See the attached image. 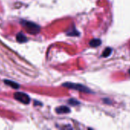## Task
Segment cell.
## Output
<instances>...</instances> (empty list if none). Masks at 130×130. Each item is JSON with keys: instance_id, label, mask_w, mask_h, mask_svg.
Returning a JSON list of instances; mask_svg holds the SVG:
<instances>
[{"instance_id": "8992f818", "label": "cell", "mask_w": 130, "mask_h": 130, "mask_svg": "<svg viewBox=\"0 0 130 130\" xmlns=\"http://www.w3.org/2000/svg\"><path fill=\"white\" fill-rule=\"evenodd\" d=\"M4 82H5V85H8V86H10V87H11V88H14V89H18V88H19V87H20V85H19L18 83H16L15 82H13V81L5 80Z\"/></svg>"}, {"instance_id": "277c9868", "label": "cell", "mask_w": 130, "mask_h": 130, "mask_svg": "<svg viewBox=\"0 0 130 130\" xmlns=\"http://www.w3.org/2000/svg\"><path fill=\"white\" fill-rule=\"evenodd\" d=\"M70 111H71L70 108L66 107V106H61V107H59L56 108V112L58 114L69 113H70Z\"/></svg>"}, {"instance_id": "5b68a950", "label": "cell", "mask_w": 130, "mask_h": 130, "mask_svg": "<svg viewBox=\"0 0 130 130\" xmlns=\"http://www.w3.org/2000/svg\"><path fill=\"white\" fill-rule=\"evenodd\" d=\"M16 39H17V41L19 42V43H25L27 41V38L26 37V36L22 34L21 32V33H18L16 36Z\"/></svg>"}, {"instance_id": "30bf717a", "label": "cell", "mask_w": 130, "mask_h": 130, "mask_svg": "<svg viewBox=\"0 0 130 130\" xmlns=\"http://www.w3.org/2000/svg\"><path fill=\"white\" fill-rule=\"evenodd\" d=\"M69 104H71V105H72V106H76V105L80 104V102H78L77 100H75V99H69Z\"/></svg>"}, {"instance_id": "6da1fadb", "label": "cell", "mask_w": 130, "mask_h": 130, "mask_svg": "<svg viewBox=\"0 0 130 130\" xmlns=\"http://www.w3.org/2000/svg\"><path fill=\"white\" fill-rule=\"evenodd\" d=\"M21 25L26 29V30L31 34H37L40 32V27L31 21H28L26 20H22L21 21Z\"/></svg>"}, {"instance_id": "3957f363", "label": "cell", "mask_w": 130, "mask_h": 130, "mask_svg": "<svg viewBox=\"0 0 130 130\" xmlns=\"http://www.w3.org/2000/svg\"><path fill=\"white\" fill-rule=\"evenodd\" d=\"M14 98L24 104H29L30 102V98L28 94L23 92H15L14 94Z\"/></svg>"}, {"instance_id": "7a4b0ae2", "label": "cell", "mask_w": 130, "mask_h": 130, "mask_svg": "<svg viewBox=\"0 0 130 130\" xmlns=\"http://www.w3.org/2000/svg\"><path fill=\"white\" fill-rule=\"evenodd\" d=\"M63 87H66L69 89H73V90H76L81 92H85V93H91V91L87 88L86 86L81 85V84H75V83H71V82H67V83H64L62 84Z\"/></svg>"}, {"instance_id": "52a82bcc", "label": "cell", "mask_w": 130, "mask_h": 130, "mask_svg": "<svg viewBox=\"0 0 130 130\" xmlns=\"http://www.w3.org/2000/svg\"><path fill=\"white\" fill-rule=\"evenodd\" d=\"M101 43V40H99V39H93L89 43L90 46H92V47H97V46H100Z\"/></svg>"}, {"instance_id": "ba28073f", "label": "cell", "mask_w": 130, "mask_h": 130, "mask_svg": "<svg viewBox=\"0 0 130 130\" xmlns=\"http://www.w3.org/2000/svg\"><path fill=\"white\" fill-rule=\"evenodd\" d=\"M66 34H67L68 36H72V37L73 36V37H75V36H78V35H79V32H78L77 30H75V27H72L70 30H68V31H67Z\"/></svg>"}, {"instance_id": "8fae6325", "label": "cell", "mask_w": 130, "mask_h": 130, "mask_svg": "<svg viewBox=\"0 0 130 130\" xmlns=\"http://www.w3.org/2000/svg\"><path fill=\"white\" fill-rule=\"evenodd\" d=\"M129 74H130V69H129Z\"/></svg>"}, {"instance_id": "9c48e42d", "label": "cell", "mask_w": 130, "mask_h": 130, "mask_svg": "<svg viewBox=\"0 0 130 130\" xmlns=\"http://www.w3.org/2000/svg\"><path fill=\"white\" fill-rule=\"evenodd\" d=\"M111 53H112V50H111V48H109V47H108V48H107V49L104 50V51L102 56H103L104 57H108Z\"/></svg>"}]
</instances>
